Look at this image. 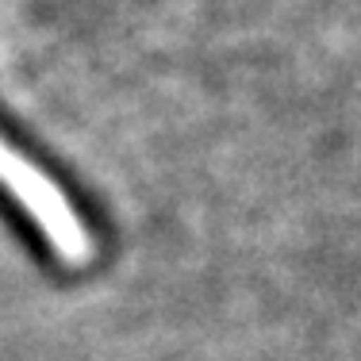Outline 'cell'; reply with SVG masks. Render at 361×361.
Here are the masks:
<instances>
[{
    "mask_svg": "<svg viewBox=\"0 0 361 361\" xmlns=\"http://www.w3.org/2000/svg\"><path fill=\"white\" fill-rule=\"evenodd\" d=\"M0 188L12 192L20 212L35 223L47 246L66 265H85L92 257V235L70 204V196L42 173L35 161L23 158L8 139H0Z\"/></svg>",
    "mask_w": 361,
    "mask_h": 361,
    "instance_id": "6da1fadb",
    "label": "cell"
}]
</instances>
